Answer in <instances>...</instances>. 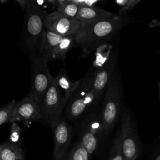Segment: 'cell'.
Instances as JSON below:
<instances>
[{"mask_svg": "<svg viewBox=\"0 0 160 160\" xmlns=\"http://www.w3.org/2000/svg\"><path fill=\"white\" fill-rule=\"evenodd\" d=\"M116 60V56H112L106 64L95 71L91 86L94 97V106L97 105L104 96L110 77L115 68Z\"/></svg>", "mask_w": 160, "mask_h": 160, "instance_id": "8fae6325", "label": "cell"}, {"mask_svg": "<svg viewBox=\"0 0 160 160\" xmlns=\"http://www.w3.org/2000/svg\"><path fill=\"white\" fill-rule=\"evenodd\" d=\"M21 6V7L24 9L26 11L28 8L29 0H16Z\"/></svg>", "mask_w": 160, "mask_h": 160, "instance_id": "cb8c5ba5", "label": "cell"}, {"mask_svg": "<svg viewBox=\"0 0 160 160\" xmlns=\"http://www.w3.org/2000/svg\"><path fill=\"white\" fill-rule=\"evenodd\" d=\"M52 129L54 140L53 160H65L73 136L72 128L61 118Z\"/></svg>", "mask_w": 160, "mask_h": 160, "instance_id": "30bf717a", "label": "cell"}, {"mask_svg": "<svg viewBox=\"0 0 160 160\" xmlns=\"http://www.w3.org/2000/svg\"><path fill=\"white\" fill-rule=\"evenodd\" d=\"M21 135V128L18 124L14 122L11 123L10 135H9V141L10 142L16 144L19 141Z\"/></svg>", "mask_w": 160, "mask_h": 160, "instance_id": "7402d4cb", "label": "cell"}, {"mask_svg": "<svg viewBox=\"0 0 160 160\" xmlns=\"http://www.w3.org/2000/svg\"><path fill=\"white\" fill-rule=\"evenodd\" d=\"M152 160H160V148L158 149L156 154L154 156Z\"/></svg>", "mask_w": 160, "mask_h": 160, "instance_id": "484cf974", "label": "cell"}, {"mask_svg": "<svg viewBox=\"0 0 160 160\" xmlns=\"http://www.w3.org/2000/svg\"><path fill=\"white\" fill-rule=\"evenodd\" d=\"M154 22V23H156V25H154V26H157V25H158V26H160V22Z\"/></svg>", "mask_w": 160, "mask_h": 160, "instance_id": "83f0119b", "label": "cell"}, {"mask_svg": "<svg viewBox=\"0 0 160 160\" xmlns=\"http://www.w3.org/2000/svg\"><path fill=\"white\" fill-rule=\"evenodd\" d=\"M63 37L64 36L44 29L39 47L38 56L37 57L48 62L52 59L54 50Z\"/></svg>", "mask_w": 160, "mask_h": 160, "instance_id": "5bb4252c", "label": "cell"}, {"mask_svg": "<svg viewBox=\"0 0 160 160\" xmlns=\"http://www.w3.org/2000/svg\"><path fill=\"white\" fill-rule=\"evenodd\" d=\"M71 2L74 3L78 6L81 4H84V2H86V0H71Z\"/></svg>", "mask_w": 160, "mask_h": 160, "instance_id": "d4e9b609", "label": "cell"}, {"mask_svg": "<svg viewBox=\"0 0 160 160\" xmlns=\"http://www.w3.org/2000/svg\"><path fill=\"white\" fill-rule=\"evenodd\" d=\"M89 154L79 139L69 152L66 160H89Z\"/></svg>", "mask_w": 160, "mask_h": 160, "instance_id": "e0dca14e", "label": "cell"}, {"mask_svg": "<svg viewBox=\"0 0 160 160\" xmlns=\"http://www.w3.org/2000/svg\"><path fill=\"white\" fill-rule=\"evenodd\" d=\"M16 103L15 101H12L10 103L0 109V125L9 121L12 111Z\"/></svg>", "mask_w": 160, "mask_h": 160, "instance_id": "ffe728a7", "label": "cell"}, {"mask_svg": "<svg viewBox=\"0 0 160 160\" xmlns=\"http://www.w3.org/2000/svg\"><path fill=\"white\" fill-rule=\"evenodd\" d=\"M0 160H24L22 149L16 144L3 143L0 145Z\"/></svg>", "mask_w": 160, "mask_h": 160, "instance_id": "9a60e30c", "label": "cell"}, {"mask_svg": "<svg viewBox=\"0 0 160 160\" xmlns=\"http://www.w3.org/2000/svg\"><path fill=\"white\" fill-rule=\"evenodd\" d=\"M115 14L101 8L86 4L79 6L76 16L80 23L94 22L105 20L113 17Z\"/></svg>", "mask_w": 160, "mask_h": 160, "instance_id": "4fadbf2b", "label": "cell"}, {"mask_svg": "<svg viewBox=\"0 0 160 160\" xmlns=\"http://www.w3.org/2000/svg\"><path fill=\"white\" fill-rule=\"evenodd\" d=\"M67 102L62 95L56 77H52L50 85L39 104L41 120L52 129L61 118V114Z\"/></svg>", "mask_w": 160, "mask_h": 160, "instance_id": "277c9868", "label": "cell"}, {"mask_svg": "<svg viewBox=\"0 0 160 160\" xmlns=\"http://www.w3.org/2000/svg\"><path fill=\"white\" fill-rule=\"evenodd\" d=\"M74 42H75L74 41L73 34L71 36H64L54 50L53 59L56 58L63 59L65 57V55L68 51L72 47V45Z\"/></svg>", "mask_w": 160, "mask_h": 160, "instance_id": "ac0fdd59", "label": "cell"}, {"mask_svg": "<svg viewBox=\"0 0 160 160\" xmlns=\"http://www.w3.org/2000/svg\"><path fill=\"white\" fill-rule=\"evenodd\" d=\"M56 79L59 87L61 88L64 91V97L66 102L76 91L82 81L81 79L73 82L71 81L66 72L63 71H60L58 75L56 77Z\"/></svg>", "mask_w": 160, "mask_h": 160, "instance_id": "2e32d148", "label": "cell"}, {"mask_svg": "<svg viewBox=\"0 0 160 160\" xmlns=\"http://www.w3.org/2000/svg\"><path fill=\"white\" fill-rule=\"evenodd\" d=\"M48 61L38 57H35L32 61L31 88L27 96L38 104L46 94L52 77L48 70Z\"/></svg>", "mask_w": 160, "mask_h": 160, "instance_id": "8992f818", "label": "cell"}, {"mask_svg": "<svg viewBox=\"0 0 160 160\" xmlns=\"http://www.w3.org/2000/svg\"><path fill=\"white\" fill-rule=\"evenodd\" d=\"M41 120L39 106L34 100L26 96L16 103L11 115L9 122L38 121Z\"/></svg>", "mask_w": 160, "mask_h": 160, "instance_id": "7c38bea8", "label": "cell"}, {"mask_svg": "<svg viewBox=\"0 0 160 160\" xmlns=\"http://www.w3.org/2000/svg\"><path fill=\"white\" fill-rule=\"evenodd\" d=\"M131 20L128 15L118 14L105 20L81 23L79 28L73 34L74 41L85 52L89 53L116 35Z\"/></svg>", "mask_w": 160, "mask_h": 160, "instance_id": "6da1fadb", "label": "cell"}, {"mask_svg": "<svg viewBox=\"0 0 160 160\" xmlns=\"http://www.w3.org/2000/svg\"><path fill=\"white\" fill-rule=\"evenodd\" d=\"M108 160H124L121 148V135L119 132L116 136Z\"/></svg>", "mask_w": 160, "mask_h": 160, "instance_id": "d6986e66", "label": "cell"}, {"mask_svg": "<svg viewBox=\"0 0 160 160\" xmlns=\"http://www.w3.org/2000/svg\"><path fill=\"white\" fill-rule=\"evenodd\" d=\"M78 5L72 2H68L62 4L58 11H61L68 16L71 18H76L78 13Z\"/></svg>", "mask_w": 160, "mask_h": 160, "instance_id": "44dd1931", "label": "cell"}, {"mask_svg": "<svg viewBox=\"0 0 160 160\" xmlns=\"http://www.w3.org/2000/svg\"><path fill=\"white\" fill-rule=\"evenodd\" d=\"M159 93H160V82L159 83Z\"/></svg>", "mask_w": 160, "mask_h": 160, "instance_id": "f1b7e54d", "label": "cell"}, {"mask_svg": "<svg viewBox=\"0 0 160 160\" xmlns=\"http://www.w3.org/2000/svg\"><path fill=\"white\" fill-rule=\"evenodd\" d=\"M122 99V83L120 71L116 67L109 80L103 96L101 116L104 124L105 134L114 128L118 119Z\"/></svg>", "mask_w": 160, "mask_h": 160, "instance_id": "7a4b0ae2", "label": "cell"}, {"mask_svg": "<svg viewBox=\"0 0 160 160\" xmlns=\"http://www.w3.org/2000/svg\"><path fill=\"white\" fill-rule=\"evenodd\" d=\"M25 22V38L26 42L29 46V48L34 49L37 41L41 40L42 32L44 31V21L46 15H44V12L39 9L34 2L29 1L28 8L26 11Z\"/></svg>", "mask_w": 160, "mask_h": 160, "instance_id": "52a82bcc", "label": "cell"}, {"mask_svg": "<svg viewBox=\"0 0 160 160\" xmlns=\"http://www.w3.org/2000/svg\"><path fill=\"white\" fill-rule=\"evenodd\" d=\"M141 0H128V2L124 7L120 9L119 14L122 15H128V13Z\"/></svg>", "mask_w": 160, "mask_h": 160, "instance_id": "603a6c76", "label": "cell"}, {"mask_svg": "<svg viewBox=\"0 0 160 160\" xmlns=\"http://www.w3.org/2000/svg\"><path fill=\"white\" fill-rule=\"evenodd\" d=\"M105 135L100 114H91L84 118L81 125V140L89 156L94 154L100 140Z\"/></svg>", "mask_w": 160, "mask_h": 160, "instance_id": "5b68a950", "label": "cell"}, {"mask_svg": "<svg viewBox=\"0 0 160 160\" xmlns=\"http://www.w3.org/2000/svg\"><path fill=\"white\" fill-rule=\"evenodd\" d=\"M80 25L77 19L68 16L59 11L46 14L44 21L45 29L62 36L74 34Z\"/></svg>", "mask_w": 160, "mask_h": 160, "instance_id": "9c48e42d", "label": "cell"}, {"mask_svg": "<svg viewBox=\"0 0 160 160\" xmlns=\"http://www.w3.org/2000/svg\"><path fill=\"white\" fill-rule=\"evenodd\" d=\"M95 71L89 72L72 94L65 106L66 117L71 121L82 115L89 108L94 106V97L91 90Z\"/></svg>", "mask_w": 160, "mask_h": 160, "instance_id": "3957f363", "label": "cell"}, {"mask_svg": "<svg viewBox=\"0 0 160 160\" xmlns=\"http://www.w3.org/2000/svg\"><path fill=\"white\" fill-rule=\"evenodd\" d=\"M121 148L124 160H136L141 152L136 129L130 115L125 112L121 121Z\"/></svg>", "mask_w": 160, "mask_h": 160, "instance_id": "ba28073f", "label": "cell"}, {"mask_svg": "<svg viewBox=\"0 0 160 160\" xmlns=\"http://www.w3.org/2000/svg\"><path fill=\"white\" fill-rule=\"evenodd\" d=\"M116 1H117V2H118L119 4H122V1H124V0H116Z\"/></svg>", "mask_w": 160, "mask_h": 160, "instance_id": "4316f807", "label": "cell"}]
</instances>
